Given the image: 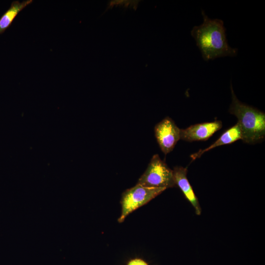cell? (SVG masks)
Wrapping results in <instances>:
<instances>
[{
    "label": "cell",
    "mask_w": 265,
    "mask_h": 265,
    "mask_svg": "<svg viewBox=\"0 0 265 265\" xmlns=\"http://www.w3.org/2000/svg\"><path fill=\"white\" fill-rule=\"evenodd\" d=\"M203 22L194 26L191 35L195 40L205 61L225 56H235L238 49L230 46L226 35L223 21L220 19H210L202 11Z\"/></svg>",
    "instance_id": "6da1fadb"
},
{
    "label": "cell",
    "mask_w": 265,
    "mask_h": 265,
    "mask_svg": "<svg viewBox=\"0 0 265 265\" xmlns=\"http://www.w3.org/2000/svg\"><path fill=\"white\" fill-rule=\"evenodd\" d=\"M232 102L229 111L238 119L241 133V140L245 143L254 144L265 137V113L241 102L230 85Z\"/></svg>",
    "instance_id": "7a4b0ae2"
},
{
    "label": "cell",
    "mask_w": 265,
    "mask_h": 265,
    "mask_svg": "<svg viewBox=\"0 0 265 265\" xmlns=\"http://www.w3.org/2000/svg\"><path fill=\"white\" fill-rule=\"evenodd\" d=\"M138 184L148 187L167 188L174 186L173 172L159 158L154 155L145 172L139 179Z\"/></svg>",
    "instance_id": "3957f363"
},
{
    "label": "cell",
    "mask_w": 265,
    "mask_h": 265,
    "mask_svg": "<svg viewBox=\"0 0 265 265\" xmlns=\"http://www.w3.org/2000/svg\"><path fill=\"white\" fill-rule=\"evenodd\" d=\"M165 189L146 187L137 184L134 186L126 190L122 195V213L118 221L123 222L128 214L147 203Z\"/></svg>",
    "instance_id": "277c9868"
},
{
    "label": "cell",
    "mask_w": 265,
    "mask_h": 265,
    "mask_svg": "<svg viewBox=\"0 0 265 265\" xmlns=\"http://www.w3.org/2000/svg\"><path fill=\"white\" fill-rule=\"evenodd\" d=\"M154 131L157 142L165 155L172 151L180 139V129L168 117L158 123Z\"/></svg>",
    "instance_id": "5b68a950"
},
{
    "label": "cell",
    "mask_w": 265,
    "mask_h": 265,
    "mask_svg": "<svg viewBox=\"0 0 265 265\" xmlns=\"http://www.w3.org/2000/svg\"><path fill=\"white\" fill-rule=\"evenodd\" d=\"M222 126V123L219 120L192 125L180 129V139L188 142L205 141L221 129Z\"/></svg>",
    "instance_id": "8992f818"
},
{
    "label": "cell",
    "mask_w": 265,
    "mask_h": 265,
    "mask_svg": "<svg viewBox=\"0 0 265 265\" xmlns=\"http://www.w3.org/2000/svg\"><path fill=\"white\" fill-rule=\"evenodd\" d=\"M175 185L182 190L188 201L195 209L196 213L200 215L201 209L198 199L187 178V168L182 166H177L173 170Z\"/></svg>",
    "instance_id": "52a82bcc"
},
{
    "label": "cell",
    "mask_w": 265,
    "mask_h": 265,
    "mask_svg": "<svg viewBox=\"0 0 265 265\" xmlns=\"http://www.w3.org/2000/svg\"><path fill=\"white\" fill-rule=\"evenodd\" d=\"M239 139H241V133L240 127L237 123L224 132L221 136L212 145L204 149L199 150L197 152L192 154L190 158L194 160L200 158L204 153L216 147L231 144Z\"/></svg>",
    "instance_id": "ba28073f"
},
{
    "label": "cell",
    "mask_w": 265,
    "mask_h": 265,
    "mask_svg": "<svg viewBox=\"0 0 265 265\" xmlns=\"http://www.w3.org/2000/svg\"><path fill=\"white\" fill-rule=\"evenodd\" d=\"M32 2V0H26L22 2L19 0L13 1L9 9L0 18V34L11 25L18 13Z\"/></svg>",
    "instance_id": "9c48e42d"
},
{
    "label": "cell",
    "mask_w": 265,
    "mask_h": 265,
    "mask_svg": "<svg viewBox=\"0 0 265 265\" xmlns=\"http://www.w3.org/2000/svg\"><path fill=\"white\" fill-rule=\"evenodd\" d=\"M128 265H148L144 261L136 259L131 260L128 263Z\"/></svg>",
    "instance_id": "30bf717a"
}]
</instances>
